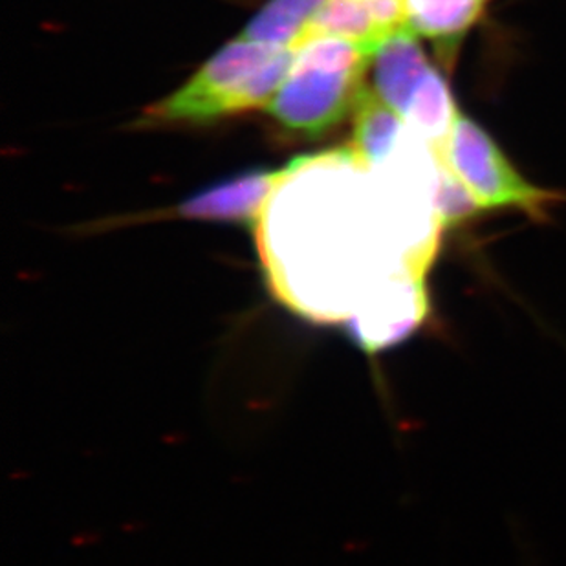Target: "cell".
I'll list each match as a JSON object with an SVG mask.
<instances>
[{
    "instance_id": "cell-9",
    "label": "cell",
    "mask_w": 566,
    "mask_h": 566,
    "mask_svg": "<svg viewBox=\"0 0 566 566\" xmlns=\"http://www.w3.org/2000/svg\"><path fill=\"white\" fill-rule=\"evenodd\" d=\"M326 0H268L248 22L241 38L256 43L292 46Z\"/></svg>"
},
{
    "instance_id": "cell-1",
    "label": "cell",
    "mask_w": 566,
    "mask_h": 566,
    "mask_svg": "<svg viewBox=\"0 0 566 566\" xmlns=\"http://www.w3.org/2000/svg\"><path fill=\"white\" fill-rule=\"evenodd\" d=\"M295 60L290 46L239 38L195 72L186 85L155 103L144 124H203L272 102Z\"/></svg>"
},
{
    "instance_id": "cell-8",
    "label": "cell",
    "mask_w": 566,
    "mask_h": 566,
    "mask_svg": "<svg viewBox=\"0 0 566 566\" xmlns=\"http://www.w3.org/2000/svg\"><path fill=\"white\" fill-rule=\"evenodd\" d=\"M459 114L448 81L439 69L431 66L415 92L403 119L428 144L434 158L446 149Z\"/></svg>"
},
{
    "instance_id": "cell-4",
    "label": "cell",
    "mask_w": 566,
    "mask_h": 566,
    "mask_svg": "<svg viewBox=\"0 0 566 566\" xmlns=\"http://www.w3.org/2000/svg\"><path fill=\"white\" fill-rule=\"evenodd\" d=\"M297 164L300 158L290 161L283 169L252 171L224 180L188 198L175 209V213L186 219H256L268 198L294 175Z\"/></svg>"
},
{
    "instance_id": "cell-2",
    "label": "cell",
    "mask_w": 566,
    "mask_h": 566,
    "mask_svg": "<svg viewBox=\"0 0 566 566\" xmlns=\"http://www.w3.org/2000/svg\"><path fill=\"white\" fill-rule=\"evenodd\" d=\"M370 50L342 38H314L295 49V60L268 113L281 127L319 138L342 124L364 94Z\"/></svg>"
},
{
    "instance_id": "cell-11",
    "label": "cell",
    "mask_w": 566,
    "mask_h": 566,
    "mask_svg": "<svg viewBox=\"0 0 566 566\" xmlns=\"http://www.w3.org/2000/svg\"><path fill=\"white\" fill-rule=\"evenodd\" d=\"M385 38L407 30V0H361Z\"/></svg>"
},
{
    "instance_id": "cell-10",
    "label": "cell",
    "mask_w": 566,
    "mask_h": 566,
    "mask_svg": "<svg viewBox=\"0 0 566 566\" xmlns=\"http://www.w3.org/2000/svg\"><path fill=\"white\" fill-rule=\"evenodd\" d=\"M439 189L434 203V220L440 231L468 220L484 209L479 206L470 189L449 171L448 167L439 166Z\"/></svg>"
},
{
    "instance_id": "cell-3",
    "label": "cell",
    "mask_w": 566,
    "mask_h": 566,
    "mask_svg": "<svg viewBox=\"0 0 566 566\" xmlns=\"http://www.w3.org/2000/svg\"><path fill=\"white\" fill-rule=\"evenodd\" d=\"M434 161L448 167L484 211L521 209L541 220L545 219L546 209L559 200L557 192L524 180L497 142L464 113L459 114L446 149L434 156Z\"/></svg>"
},
{
    "instance_id": "cell-6",
    "label": "cell",
    "mask_w": 566,
    "mask_h": 566,
    "mask_svg": "<svg viewBox=\"0 0 566 566\" xmlns=\"http://www.w3.org/2000/svg\"><path fill=\"white\" fill-rule=\"evenodd\" d=\"M492 0H407V30L437 46L440 57L453 64L471 28L481 21Z\"/></svg>"
},
{
    "instance_id": "cell-5",
    "label": "cell",
    "mask_w": 566,
    "mask_h": 566,
    "mask_svg": "<svg viewBox=\"0 0 566 566\" xmlns=\"http://www.w3.org/2000/svg\"><path fill=\"white\" fill-rule=\"evenodd\" d=\"M375 66V92L379 99L389 105L401 118L423 77L431 70L428 55L411 30L390 35L373 57ZM406 122V119H403Z\"/></svg>"
},
{
    "instance_id": "cell-7",
    "label": "cell",
    "mask_w": 566,
    "mask_h": 566,
    "mask_svg": "<svg viewBox=\"0 0 566 566\" xmlns=\"http://www.w3.org/2000/svg\"><path fill=\"white\" fill-rule=\"evenodd\" d=\"M403 125L400 114L385 105L375 91L365 88L354 108L353 145L347 149L353 166L370 169L381 164L395 150Z\"/></svg>"
}]
</instances>
